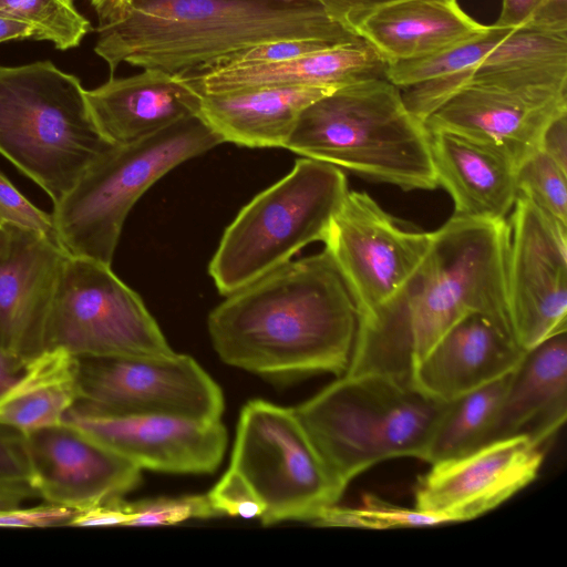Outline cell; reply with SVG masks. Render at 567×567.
Instances as JSON below:
<instances>
[{"label": "cell", "mask_w": 567, "mask_h": 567, "mask_svg": "<svg viewBox=\"0 0 567 567\" xmlns=\"http://www.w3.org/2000/svg\"><path fill=\"white\" fill-rule=\"evenodd\" d=\"M540 151L567 171V113L559 115L547 126L542 137Z\"/></svg>", "instance_id": "ab89813d"}, {"label": "cell", "mask_w": 567, "mask_h": 567, "mask_svg": "<svg viewBox=\"0 0 567 567\" xmlns=\"http://www.w3.org/2000/svg\"><path fill=\"white\" fill-rule=\"evenodd\" d=\"M99 16V23L118 18L133 0H89Z\"/></svg>", "instance_id": "ee69618b"}, {"label": "cell", "mask_w": 567, "mask_h": 567, "mask_svg": "<svg viewBox=\"0 0 567 567\" xmlns=\"http://www.w3.org/2000/svg\"><path fill=\"white\" fill-rule=\"evenodd\" d=\"M564 113H567V92L466 84L423 123L427 131L447 130L495 145L519 166L540 150L545 130Z\"/></svg>", "instance_id": "e0dca14e"}, {"label": "cell", "mask_w": 567, "mask_h": 567, "mask_svg": "<svg viewBox=\"0 0 567 567\" xmlns=\"http://www.w3.org/2000/svg\"><path fill=\"white\" fill-rule=\"evenodd\" d=\"M316 39H280L250 47L229 59L223 65L270 64L296 59L298 56L334 45ZM221 66V65H219Z\"/></svg>", "instance_id": "e575fe53"}, {"label": "cell", "mask_w": 567, "mask_h": 567, "mask_svg": "<svg viewBox=\"0 0 567 567\" xmlns=\"http://www.w3.org/2000/svg\"><path fill=\"white\" fill-rule=\"evenodd\" d=\"M228 471L264 508V525L315 522L346 488L330 473L293 408L251 400L240 411Z\"/></svg>", "instance_id": "9c48e42d"}, {"label": "cell", "mask_w": 567, "mask_h": 567, "mask_svg": "<svg viewBox=\"0 0 567 567\" xmlns=\"http://www.w3.org/2000/svg\"><path fill=\"white\" fill-rule=\"evenodd\" d=\"M432 231L402 228L364 192L349 190L323 240L358 319L388 302L426 255Z\"/></svg>", "instance_id": "7c38bea8"}, {"label": "cell", "mask_w": 567, "mask_h": 567, "mask_svg": "<svg viewBox=\"0 0 567 567\" xmlns=\"http://www.w3.org/2000/svg\"><path fill=\"white\" fill-rule=\"evenodd\" d=\"M79 359V358H78ZM76 405L106 413L169 414L220 420L218 384L189 355L79 359Z\"/></svg>", "instance_id": "8fae6325"}, {"label": "cell", "mask_w": 567, "mask_h": 567, "mask_svg": "<svg viewBox=\"0 0 567 567\" xmlns=\"http://www.w3.org/2000/svg\"><path fill=\"white\" fill-rule=\"evenodd\" d=\"M399 291L358 319L344 374H381L411 385L419 363L463 317L481 313L512 333L506 219L452 215Z\"/></svg>", "instance_id": "6da1fadb"}, {"label": "cell", "mask_w": 567, "mask_h": 567, "mask_svg": "<svg viewBox=\"0 0 567 567\" xmlns=\"http://www.w3.org/2000/svg\"><path fill=\"white\" fill-rule=\"evenodd\" d=\"M544 0H502L496 25L516 29L527 24Z\"/></svg>", "instance_id": "60d3db41"}, {"label": "cell", "mask_w": 567, "mask_h": 567, "mask_svg": "<svg viewBox=\"0 0 567 567\" xmlns=\"http://www.w3.org/2000/svg\"><path fill=\"white\" fill-rule=\"evenodd\" d=\"M207 497L217 516L261 518L264 508L249 488L234 473L227 470Z\"/></svg>", "instance_id": "836d02e7"}, {"label": "cell", "mask_w": 567, "mask_h": 567, "mask_svg": "<svg viewBox=\"0 0 567 567\" xmlns=\"http://www.w3.org/2000/svg\"><path fill=\"white\" fill-rule=\"evenodd\" d=\"M64 422L141 470L213 473L227 445V431L220 420L106 413L75 405L65 414Z\"/></svg>", "instance_id": "9a60e30c"}, {"label": "cell", "mask_w": 567, "mask_h": 567, "mask_svg": "<svg viewBox=\"0 0 567 567\" xmlns=\"http://www.w3.org/2000/svg\"><path fill=\"white\" fill-rule=\"evenodd\" d=\"M313 524L328 527H357L367 529H393L444 524L437 516L417 508L393 505L384 499L365 494L359 507L327 508Z\"/></svg>", "instance_id": "f546056e"}, {"label": "cell", "mask_w": 567, "mask_h": 567, "mask_svg": "<svg viewBox=\"0 0 567 567\" xmlns=\"http://www.w3.org/2000/svg\"><path fill=\"white\" fill-rule=\"evenodd\" d=\"M567 417V331L525 352L511 374L485 443L527 435L545 446Z\"/></svg>", "instance_id": "603a6c76"}, {"label": "cell", "mask_w": 567, "mask_h": 567, "mask_svg": "<svg viewBox=\"0 0 567 567\" xmlns=\"http://www.w3.org/2000/svg\"><path fill=\"white\" fill-rule=\"evenodd\" d=\"M219 144L221 138L195 115L138 142L113 145L53 205L60 246L70 256L111 265L140 197L169 171Z\"/></svg>", "instance_id": "52a82bcc"}, {"label": "cell", "mask_w": 567, "mask_h": 567, "mask_svg": "<svg viewBox=\"0 0 567 567\" xmlns=\"http://www.w3.org/2000/svg\"><path fill=\"white\" fill-rule=\"evenodd\" d=\"M128 520V502L117 497L75 512L66 526H127Z\"/></svg>", "instance_id": "74e56055"}, {"label": "cell", "mask_w": 567, "mask_h": 567, "mask_svg": "<svg viewBox=\"0 0 567 567\" xmlns=\"http://www.w3.org/2000/svg\"><path fill=\"white\" fill-rule=\"evenodd\" d=\"M512 372L450 402L424 462L431 465L456 457L485 443Z\"/></svg>", "instance_id": "4316f807"}, {"label": "cell", "mask_w": 567, "mask_h": 567, "mask_svg": "<svg viewBox=\"0 0 567 567\" xmlns=\"http://www.w3.org/2000/svg\"><path fill=\"white\" fill-rule=\"evenodd\" d=\"M524 354L507 328L481 313H468L419 363L411 385L451 402L511 373Z\"/></svg>", "instance_id": "d6986e66"}, {"label": "cell", "mask_w": 567, "mask_h": 567, "mask_svg": "<svg viewBox=\"0 0 567 567\" xmlns=\"http://www.w3.org/2000/svg\"><path fill=\"white\" fill-rule=\"evenodd\" d=\"M339 87L256 86L200 95L197 115L221 138L247 147H285L301 112Z\"/></svg>", "instance_id": "cb8c5ba5"}, {"label": "cell", "mask_w": 567, "mask_h": 567, "mask_svg": "<svg viewBox=\"0 0 567 567\" xmlns=\"http://www.w3.org/2000/svg\"><path fill=\"white\" fill-rule=\"evenodd\" d=\"M386 62L362 38L270 64L221 65L183 79L200 95L256 86L342 87L385 78Z\"/></svg>", "instance_id": "44dd1931"}, {"label": "cell", "mask_w": 567, "mask_h": 567, "mask_svg": "<svg viewBox=\"0 0 567 567\" xmlns=\"http://www.w3.org/2000/svg\"><path fill=\"white\" fill-rule=\"evenodd\" d=\"M113 145L79 78L50 61L0 65V154L59 203Z\"/></svg>", "instance_id": "8992f818"}, {"label": "cell", "mask_w": 567, "mask_h": 567, "mask_svg": "<svg viewBox=\"0 0 567 567\" xmlns=\"http://www.w3.org/2000/svg\"><path fill=\"white\" fill-rule=\"evenodd\" d=\"M68 254L37 233L0 226V346L25 360L42 351Z\"/></svg>", "instance_id": "ac0fdd59"}, {"label": "cell", "mask_w": 567, "mask_h": 567, "mask_svg": "<svg viewBox=\"0 0 567 567\" xmlns=\"http://www.w3.org/2000/svg\"><path fill=\"white\" fill-rule=\"evenodd\" d=\"M284 148L403 190L439 186L430 133L385 78L346 85L312 102Z\"/></svg>", "instance_id": "277c9868"}, {"label": "cell", "mask_w": 567, "mask_h": 567, "mask_svg": "<svg viewBox=\"0 0 567 567\" xmlns=\"http://www.w3.org/2000/svg\"><path fill=\"white\" fill-rule=\"evenodd\" d=\"M328 17L349 32L357 28L375 10L402 0H315ZM358 37V35H357Z\"/></svg>", "instance_id": "8d00e7d4"}, {"label": "cell", "mask_w": 567, "mask_h": 567, "mask_svg": "<svg viewBox=\"0 0 567 567\" xmlns=\"http://www.w3.org/2000/svg\"><path fill=\"white\" fill-rule=\"evenodd\" d=\"M0 14L29 24L33 39L51 41L60 50L78 47L91 31L73 0H0Z\"/></svg>", "instance_id": "f1b7e54d"}, {"label": "cell", "mask_w": 567, "mask_h": 567, "mask_svg": "<svg viewBox=\"0 0 567 567\" xmlns=\"http://www.w3.org/2000/svg\"><path fill=\"white\" fill-rule=\"evenodd\" d=\"M75 511L53 504L0 507V527H52L68 525Z\"/></svg>", "instance_id": "d590c367"}, {"label": "cell", "mask_w": 567, "mask_h": 567, "mask_svg": "<svg viewBox=\"0 0 567 567\" xmlns=\"http://www.w3.org/2000/svg\"><path fill=\"white\" fill-rule=\"evenodd\" d=\"M79 400V359L64 349H45L0 394V425L21 436L58 426Z\"/></svg>", "instance_id": "484cf974"}, {"label": "cell", "mask_w": 567, "mask_h": 567, "mask_svg": "<svg viewBox=\"0 0 567 567\" xmlns=\"http://www.w3.org/2000/svg\"><path fill=\"white\" fill-rule=\"evenodd\" d=\"M543 461L544 447L527 435L483 444L431 464L417 481L414 507L444 524L477 518L535 481Z\"/></svg>", "instance_id": "5bb4252c"}, {"label": "cell", "mask_w": 567, "mask_h": 567, "mask_svg": "<svg viewBox=\"0 0 567 567\" xmlns=\"http://www.w3.org/2000/svg\"><path fill=\"white\" fill-rule=\"evenodd\" d=\"M28 478V462L20 436L0 434V483H29Z\"/></svg>", "instance_id": "f35d334b"}, {"label": "cell", "mask_w": 567, "mask_h": 567, "mask_svg": "<svg viewBox=\"0 0 567 567\" xmlns=\"http://www.w3.org/2000/svg\"><path fill=\"white\" fill-rule=\"evenodd\" d=\"M33 29L29 24L0 14V43L13 39H33Z\"/></svg>", "instance_id": "f6af8a7d"}, {"label": "cell", "mask_w": 567, "mask_h": 567, "mask_svg": "<svg viewBox=\"0 0 567 567\" xmlns=\"http://www.w3.org/2000/svg\"><path fill=\"white\" fill-rule=\"evenodd\" d=\"M97 34L94 51L111 75L121 63L185 75L267 41L357 38L315 0H133Z\"/></svg>", "instance_id": "3957f363"}, {"label": "cell", "mask_w": 567, "mask_h": 567, "mask_svg": "<svg viewBox=\"0 0 567 567\" xmlns=\"http://www.w3.org/2000/svg\"><path fill=\"white\" fill-rule=\"evenodd\" d=\"M450 402L381 374H343L293 408L334 478L344 487L398 457L424 461Z\"/></svg>", "instance_id": "5b68a950"}, {"label": "cell", "mask_w": 567, "mask_h": 567, "mask_svg": "<svg viewBox=\"0 0 567 567\" xmlns=\"http://www.w3.org/2000/svg\"><path fill=\"white\" fill-rule=\"evenodd\" d=\"M485 27L456 0H402L372 12L355 34L390 64L433 54Z\"/></svg>", "instance_id": "d4e9b609"}, {"label": "cell", "mask_w": 567, "mask_h": 567, "mask_svg": "<svg viewBox=\"0 0 567 567\" xmlns=\"http://www.w3.org/2000/svg\"><path fill=\"white\" fill-rule=\"evenodd\" d=\"M529 22L551 30L567 31V0H544Z\"/></svg>", "instance_id": "b9f144b4"}, {"label": "cell", "mask_w": 567, "mask_h": 567, "mask_svg": "<svg viewBox=\"0 0 567 567\" xmlns=\"http://www.w3.org/2000/svg\"><path fill=\"white\" fill-rule=\"evenodd\" d=\"M495 23L433 54L386 65L385 79L404 89L477 66L512 31Z\"/></svg>", "instance_id": "83f0119b"}, {"label": "cell", "mask_w": 567, "mask_h": 567, "mask_svg": "<svg viewBox=\"0 0 567 567\" xmlns=\"http://www.w3.org/2000/svg\"><path fill=\"white\" fill-rule=\"evenodd\" d=\"M207 324L214 349L229 365L272 378L341 377L351 360L358 313L324 248L227 295Z\"/></svg>", "instance_id": "7a4b0ae2"}, {"label": "cell", "mask_w": 567, "mask_h": 567, "mask_svg": "<svg viewBox=\"0 0 567 567\" xmlns=\"http://www.w3.org/2000/svg\"><path fill=\"white\" fill-rule=\"evenodd\" d=\"M517 194L567 226V171L543 151L527 157L517 168Z\"/></svg>", "instance_id": "4dcf8cb0"}, {"label": "cell", "mask_w": 567, "mask_h": 567, "mask_svg": "<svg viewBox=\"0 0 567 567\" xmlns=\"http://www.w3.org/2000/svg\"><path fill=\"white\" fill-rule=\"evenodd\" d=\"M437 185L458 216L506 219L517 197L518 165L504 150L447 131H429Z\"/></svg>", "instance_id": "7402d4cb"}, {"label": "cell", "mask_w": 567, "mask_h": 567, "mask_svg": "<svg viewBox=\"0 0 567 567\" xmlns=\"http://www.w3.org/2000/svg\"><path fill=\"white\" fill-rule=\"evenodd\" d=\"M349 193L331 164L302 157L255 196L224 231L209 275L227 296L288 262L305 246L323 241Z\"/></svg>", "instance_id": "ba28073f"}, {"label": "cell", "mask_w": 567, "mask_h": 567, "mask_svg": "<svg viewBox=\"0 0 567 567\" xmlns=\"http://www.w3.org/2000/svg\"><path fill=\"white\" fill-rule=\"evenodd\" d=\"M27 362L0 346V394L18 379Z\"/></svg>", "instance_id": "7bdbcfd3"}, {"label": "cell", "mask_w": 567, "mask_h": 567, "mask_svg": "<svg viewBox=\"0 0 567 567\" xmlns=\"http://www.w3.org/2000/svg\"><path fill=\"white\" fill-rule=\"evenodd\" d=\"M127 526L175 525L190 518L217 516L207 495L158 497L128 503Z\"/></svg>", "instance_id": "1f68e13d"}, {"label": "cell", "mask_w": 567, "mask_h": 567, "mask_svg": "<svg viewBox=\"0 0 567 567\" xmlns=\"http://www.w3.org/2000/svg\"><path fill=\"white\" fill-rule=\"evenodd\" d=\"M29 485L45 503L75 512L122 497L141 481V468L63 422L19 435Z\"/></svg>", "instance_id": "2e32d148"}, {"label": "cell", "mask_w": 567, "mask_h": 567, "mask_svg": "<svg viewBox=\"0 0 567 567\" xmlns=\"http://www.w3.org/2000/svg\"><path fill=\"white\" fill-rule=\"evenodd\" d=\"M1 225H12L33 231L59 244L52 214L31 204L0 172Z\"/></svg>", "instance_id": "d6a6232c"}, {"label": "cell", "mask_w": 567, "mask_h": 567, "mask_svg": "<svg viewBox=\"0 0 567 567\" xmlns=\"http://www.w3.org/2000/svg\"><path fill=\"white\" fill-rule=\"evenodd\" d=\"M507 301L525 351L567 331V226L517 194L508 220Z\"/></svg>", "instance_id": "4fadbf2b"}, {"label": "cell", "mask_w": 567, "mask_h": 567, "mask_svg": "<svg viewBox=\"0 0 567 567\" xmlns=\"http://www.w3.org/2000/svg\"><path fill=\"white\" fill-rule=\"evenodd\" d=\"M74 357L174 353L141 297L101 261L68 255L45 322L42 351Z\"/></svg>", "instance_id": "30bf717a"}, {"label": "cell", "mask_w": 567, "mask_h": 567, "mask_svg": "<svg viewBox=\"0 0 567 567\" xmlns=\"http://www.w3.org/2000/svg\"><path fill=\"white\" fill-rule=\"evenodd\" d=\"M92 118L112 145L150 137L179 121L197 115L200 94L181 75L157 69L111 78L85 90Z\"/></svg>", "instance_id": "ffe728a7"}]
</instances>
